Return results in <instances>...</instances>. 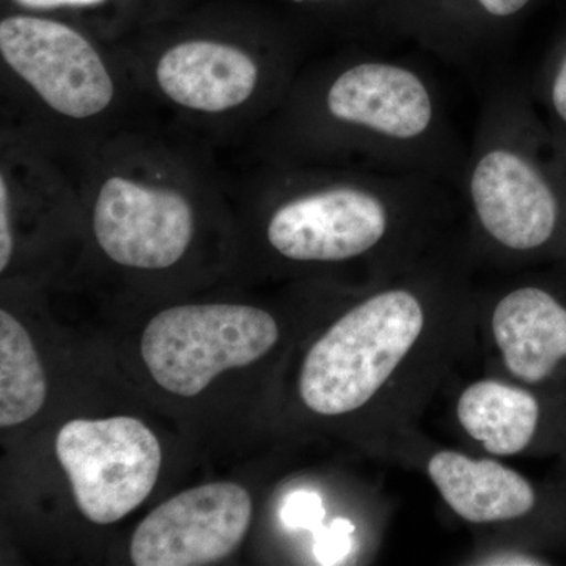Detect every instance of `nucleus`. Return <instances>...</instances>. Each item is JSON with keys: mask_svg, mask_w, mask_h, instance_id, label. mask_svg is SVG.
Segmentation results:
<instances>
[{"mask_svg": "<svg viewBox=\"0 0 566 566\" xmlns=\"http://www.w3.org/2000/svg\"><path fill=\"white\" fill-rule=\"evenodd\" d=\"M271 163L406 175L455 186L468 145L433 74L386 46L301 70L274 112Z\"/></svg>", "mask_w": 566, "mask_h": 566, "instance_id": "f257e3e1", "label": "nucleus"}, {"mask_svg": "<svg viewBox=\"0 0 566 566\" xmlns=\"http://www.w3.org/2000/svg\"><path fill=\"white\" fill-rule=\"evenodd\" d=\"M260 181L268 245L294 264L374 260L392 271L424 255L457 205L447 182L342 167L271 163Z\"/></svg>", "mask_w": 566, "mask_h": 566, "instance_id": "f03ea898", "label": "nucleus"}, {"mask_svg": "<svg viewBox=\"0 0 566 566\" xmlns=\"http://www.w3.org/2000/svg\"><path fill=\"white\" fill-rule=\"evenodd\" d=\"M140 74L186 117L274 114L300 74V35L270 14L181 11L140 29Z\"/></svg>", "mask_w": 566, "mask_h": 566, "instance_id": "7ed1b4c3", "label": "nucleus"}, {"mask_svg": "<svg viewBox=\"0 0 566 566\" xmlns=\"http://www.w3.org/2000/svg\"><path fill=\"white\" fill-rule=\"evenodd\" d=\"M527 92L497 76L483 96L453 189L480 248L506 263L566 244V202L543 159Z\"/></svg>", "mask_w": 566, "mask_h": 566, "instance_id": "20e7f679", "label": "nucleus"}, {"mask_svg": "<svg viewBox=\"0 0 566 566\" xmlns=\"http://www.w3.org/2000/svg\"><path fill=\"white\" fill-rule=\"evenodd\" d=\"M210 180L188 153L163 142L125 136L103 140L81 178L91 189L96 244L123 268H174L196 240L197 191Z\"/></svg>", "mask_w": 566, "mask_h": 566, "instance_id": "39448f33", "label": "nucleus"}, {"mask_svg": "<svg viewBox=\"0 0 566 566\" xmlns=\"http://www.w3.org/2000/svg\"><path fill=\"white\" fill-rule=\"evenodd\" d=\"M452 277L446 264L422 256L390 271L305 354L297 381L303 403L335 417L374 401L422 340L431 294Z\"/></svg>", "mask_w": 566, "mask_h": 566, "instance_id": "423d86ee", "label": "nucleus"}, {"mask_svg": "<svg viewBox=\"0 0 566 566\" xmlns=\"http://www.w3.org/2000/svg\"><path fill=\"white\" fill-rule=\"evenodd\" d=\"M103 43L61 18L2 11L3 73L44 117L66 128H95L120 104V70Z\"/></svg>", "mask_w": 566, "mask_h": 566, "instance_id": "0eeeda50", "label": "nucleus"}, {"mask_svg": "<svg viewBox=\"0 0 566 566\" xmlns=\"http://www.w3.org/2000/svg\"><path fill=\"white\" fill-rule=\"evenodd\" d=\"M281 337L274 316L252 305H178L155 316L140 352L153 379L178 397H196L216 376L266 356Z\"/></svg>", "mask_w": 566, "mask_h": 566, "instance_id": "6e6552de", "label": "nucleus"}, {"mask_svg": "<svg viewBox=\"0 0 566 566\" xmlns=\"http://www.w3.org/2000/svg\"><path fill=\"white\" fill-rule=\"evenodd\" d=\"M55 453L82 515L95 524L117 523L144 504L163 458L158 438L133 417L71 420L59 431Z\"/></svg>", "mask_w": 566, "mask_h": 566, "instance_id": "1a4fd4ad", "label": "nucleus"}, {"mask_svg": "<svg viewBox=\"0 0 566 566\" xmlns=\"http://www.w3.org/2000/svg\"><path fill=\"white\" fill-rule=\"evenodd\" d=\"M252 520V499L237 483H210L175 495L136 528L137 566H199L232 556Z\"/></svg>", "mask_w": 566, "mask_h": 566, "instance_id": "9d476101", "label": "nucleus"}, {"mask_svg": "<svg viewBox=\"0 0 566 566\" xmlns=\"http://www.w3.org/2000/svg\"><path fill=\"white\" fill-rule=\"evenodd\" d=\"M490 318L506 374L566 411V293L539 281L513 283Z\"/></svg>", "mask_w": 566, "mask_h": 566, "instance_id": "9b49d317", "label": "nucleus"}, {"mask_svg": "<svg viewBox=\"0 0 566 566\" xmlns=\"http://www.w3.org/2000/svg\"><path fill=\"white\" fill-rule=\"evenodd\" d=\"M536 0H397L401 39L460 69L495 61Z\"/></svg>", "mask_w": 566, "mask_h": 566, "instance_id": "f8f14e48", "label": "nucleus"}, {"mask_svg": "<svg viewBox=\"0 0 566 566\" xmlns=\"http://www.w3.org/2000/svg\"><path fill=\"white\" fill-rule=\"evenodd\" d=\"M427 474L442 501L465 523L497 524L546 515L566 526V493L545 495L527 479L493 458L438 450Z\"/></svg>", "mask_w": 566, "mask_h": 566, "instance_id": "ddd939ff", "label": "nucleus"}, {"mask_svg": "<svg viewBox=\"0 0 566 566\" xmlns=\"http://www.w3.org/2000/svg\"><path fill=\"white\" fill-rule=\"evenodd\" d=\"M457 419L490 455L506 458L547 441L566 453V411L521 382L485 378L471 382L457 400Z\"/></svg>", "mask_w": 566, "mask_h": 566, "instance_id": "4468645a", "label": "nucleus"}, {"mask_svg": "<svg viewBox=\"0 0 566 566\" xmlns=\"http://www.w3.org/2000/svg\"><path fill=\"white\" fill-rule=\"evenodd\" d=\"M48 385L31 335L13 315L0 311V424L28 422L43 408Z\"/></svg>", "mask_w": 566, "mask_h": 566, "instance_id": "2eb2a0df", "label": "nucleus"}, {"mask_svg": "<svg viewBox=\"0 0 566 566\" xmlns=\"http://www.w3.org/2000/svg\"><path fill=\"white\" fill-rule=\"evenodd\" d=\"M3 10L61 18L106 40L139 32L181 9V0H2Z\"/></svg>", "mask_w": 566, "mask_h": 566, "instance_id": "dca6fc26", "label": "nucleus"}, {"mask_svg": "<svg viewBox=\"0 0 566 566\" xmlns=\"http://www.w3.org/2000/svg\"><path fill=\"white\" fill-rule=\"evenodd\" d=\"M303 22L354 43L387 46L401 40L397 0H275Z\"/></svg>", "mask_w": 566, "mask_h": 566, "instance_id": "f3484780", "label": "nucleus"}, {"mask_svg": "<svg viewBox=\"0 0 566 566\" xmlns=\"http://www.w3.org/2000/svg\"><path fill=\"white\" fill-rule=\"evenodd\" d=\"M326 515L322 497L308 491H296L282 505V521L290 528L316 531Z\"/></svg>", "mask_w": 566, "mask_h": 566, "instance_id": "a211bd4d", "label": "nucleus"}, {"mask_svg": "<svg viewBox=\"0 0 566 566\" xmlns=\"http://www.w3.org/2000/svg\"><path fill=\"white\" fill-rule=\"evenodd\" d=\"M353 531V524L346 520H335L329 527L316 528V558L324 565H333L346 557L352 549Z\"/></svg>", "mask_w": 566, "mask_h": 566, "instance_id": "6ab92c4d", "label": "nucleus"}, {"mask_svg": "<svg viewBox=\"0 0 566 566\" xmlns=\"http://www.w3.org/2000/svg\"><path fill=\"white\" fill-rule=\"evenodd\" d=\"M546 99L554 118L566 129V51L547 80Z\"/></svg>", "mask_w": 566, "mask_h": 566, "instance_id": "aec40b11", "label": "nucleus"}, {"mask_svg": "<svg viewBox=\"0 0 566 566\" xmlns=\"http://www.w3.org/2000/svg\"><path fill=\"white\" fill-rule=\"evenodd\" d=\"M488 565H547L549 562L543 557L532 556V554H504V556H494L488 558Z\"/></svg>", "mask_w": 566, "mask_h": 566, "instance_id": "412c9836", "label": "nucleus"}]
</instances>
